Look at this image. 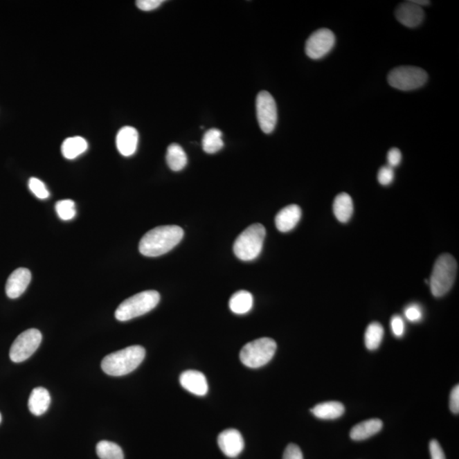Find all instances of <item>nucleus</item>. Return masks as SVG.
I'll return each instance as SVG.
<instances>
[{
  "mask_svg": "<svg viewBox=\"0 0 459 459\" xmlns=\"http://www.w3.org/2000/svg\"><path fill=\"white\" fill-rule=\"evenodd\" d=\"M458 263L453 255L444 253L435 261L429 285L433 296L442 297L449 292L456 279Z\"/></svg>",
  "mask_w": 459,
  "mask_h": 459,
  "instance_id": "3",
  "label": "nucleus"
},
{
  "mask_svg": "<svg viewBox=\"0 0 459 459\" xmlns=\"http://www.w3.org/2000/svg\"><path fill=\"white\" fill-rule=\"evenodd\" d=\"M88 149L87 140L83 137L74 136L67 138L62 145V155L66 159H74L83 154Z\"/></svg>",
  "mask_w": 459,
  "mask_h": 459,
  "instance_id": "22",
  "label": "nucleus"
},
{
  "mask_svg": "<svg viewBox=\"0 0 459 459\" xmlns=\"http://www.w3.org/2000/svg\"><path fill=\"white\" fill-rule=\"evenodd\" d=\"M282 459H304L303 453L296 444H289L286 447Z\"/></svg>",
  "mask_w": 459,
  "mask_h": 459,
  "instance_id": "32",
  "label": "nucleus"
},
{
  "mask_svg": "<svg viewBox=\"0 0 459 459\" xmlns=\"http://www.w3.org/2000/svg\"><path fill=\"white\" fill-rule=\"evenodd\" d=\"M383 428V422L378 419L368 420L354 425L350 431V438L354 440H364L372 438Z\"/></svg>",
  "mask_w": 459,
  "mask_h": 459,
  "instance_id": "18",
  "label": "nucleus"
},
{
  "mask_svg": "<svg viewBox=\"0 0 459 459\" xmlns=\"http://www.w3.org/2000/svg\"><path fill=\"white\" fill-rule=\"evenodd\" d=\"M223 134L218 129H211L204 134L203 137V149L208 154H214L222 150L224 147Z\"/></svg>",
  "mask_w": 459,
  "mask_h": 459,
  "instance_id": "24",
  "label": "nucleus"
},
{
  "mask_svg": "<svg viewBox=\"0 0 459 459\" xmlns=\"http://www.w3.org/2000/svg\"><path fill=\"white\" fill-rule=\"evenodd\" d=\"M32 274L27 268H18L7 280L6 292L10 298H19L28 289Z\"/></svg>",
  "mask_w": 459,
  "mask_h": 459,
  "instance_id": "13",
  "label": "nucleus"
},
{
  "mask_svg": "<svg viewBox=\"0 0 459 459\" xmlns=\"http://www.w3.org/2000/svg\"><path fill=\"white\" fill-rule=\"evenodd\" d=\"M145 357V350L143 346H129L108 354L102 361V368L110 376L127 375L139 367Z\"/></svg>",
  "mask_w": 459,
  "mask_h": 459,
  "instance_id": "2",
  "label": "nucleus"
},
{
  "mask_svg": "<svg viewBox=\"0 0 459 459\" xmlns=\"http://www.w3.org/2000/svg\"><path fill=\"white\" fill-rule=\"evenodd\" d=\"M163 2V0H138L136 6L141 10L150 11L158 9Z\"/></svg>",
  "mask_w": 459,
  "mask_h": 459,
  "instance_id": "33",
  "label": "nucleus"
},
{
  "mask_svg": "<svg viewBox=\"0 0 459 459\" xmlns=\"http://www.w3.org/2000/svg\"><path fill=\"white\" fill-rule=\"evenodd\" d=\"M301 215V208L298 205L292 204L283 208L276 216V226L281 233H289L298 225Z\"/></svg>",
  "mask_w": 459,
  "mask_h": 459,
  "instance_id": "16",
  "label": "nucleus"
},
{
  "mask_svg": "<svg viewBox=\"0 0 459 459\" xmlns=\"http://www.w3.org/2000/svg\"><path fill=\"white\" fill-rule=\"evenodd\" d=\"M41 341H42V334L38 330L31 328L24 331L15 339L10 347V360L17 363L28 360L38 350Z\"/></svg>",
  "mask_w": 459,
  "mask_h": 459,
  "instance_id": "8",
  "label": "nucleus"
},
{
  "mask_svg": "<svg viewBox=\"0 0 459 459\" xmlns=\"http://www.w3.org/2000/svg\"><path fill=\"white\" fill-rule=\"evenodd\" d=\"M406 319L412 323L420 322L423 317V312L420 305L413 304L408 306L405 309Z\"/></svg>",
  "mask_w": 459,
  "mask_h": 459,
  "instance_id": "30",
  "label": "nucleus"
},
{
  "mask_svg": "<svg viewBox=\"0 0 459 459\" xmlns=\"http://www.w3.org/2000/svg\"><path fill=\"white\" fill-rule=\"evenodd\" d=\"M184 237V231L178 226L156 227L145 233L139 244L141 255L158 257L165 255L180 244Z\"/></svg>",
  "mask_w": 459,
  "mask_h": 459,
  "instance_id": "1",
  "label": "nucleus"
},
{
  "mask_svg": "<svg viewBox=\"0 0 459 459\" xmlns=\"http://www.w3.org/2000/svg\"><path fill=\"white\" fill-rule=\"evenodd\" d=\"M431 459H446L445 453L436 440H432L430 443Z\"/></svg>",
  "mask_w": 459,
  "mask_h": 459,
  "instance_id": "35",
  "label": "nucleus"
},
{
  "mask_svg": "<svg viewBox=\"0 0 459 459\" xmlns=\"http://www.w3.org/2000/svg\"><path fill=\"white\" fill-rule=\"evenodd\" d=\"M277 343L271 338H260L248 343L240 352L242 363L250 368H259L273 358Z\"/></svg>",
  "mask_w": 459,
  "mask_h": 459,
  "instance_id": "6",
  "label": "nucleus"
},
{
  "mask_svg": "<svg viewBox=\"0 0 459 459\" xmlns=\"http://www.w3.org/2000/svg\"><path fill=\"white\" fill-rule=\"evenodd\" d=\"M390 326L395 336L398 338L402 337L405 332V324L400 316H394L391 318Z\"/></svg>",
  "mask_w": 459,
  "mask_h": 459,
  "instance_id": "31",
  "label": "nucleus"
},
{
  "mask_svg": "<svg viewBox=\"0 0 459 459\" xmlns=\"http://www.w3.org/2000/svg\"><path fill=\"white\" fill-rule=\"evenodd\" d=\"M138 141H139V134L133 127L125 126L119 130L117 138H116V144L119 152L123 156H130L136 152Z\"/></svg>",
  "mask_w": 459,
  "mask_h": 459,
  "instance_id": "15",
  "label": "nucleus"
},
{
  "mask_svg": "<svg viewBox=\"0 0 459 459\" xmlns=\"http://www.w3.org/2000/svg\"><path fill=\"white\" fill-rule=\"evenodd\" d=\"M395 172L393 168L389 165L380 168L378 173V181L383 186H389L393 182Z\"/></svg>",
  "mask_w": 459,
  "mask_h": 459,
  "instance_id": "29",
  "label": "nucleus"
},
{
  "mask_svg": "<svg viewBox=\"0 0 459 459\" xmlns=\"http://www.w3.org/2000/svg\"><path fill=\"white\" fill-rule=\"evenodd\" d=\"M395 17L400 24L408 28H416L422 24L424 18V11L422 7L411 1L400 3L395 10Z\"/></svg>",
  "mask_w": 459,
  "mask_h": 459,
  "instance_id": "12",
  "label": "nucleus"
},
{
  "mask_svg": "<svg viewBox=\"0 0 459 459\" xmlns=\"http://www.w3.org/2000/svg\"><path fill=\"white\" fill-rule=\"evenodd\" d=\"M96 453L100 459H125L121 447L108 440H102L97 444Z\"/></svg>",
  "mask_w": 459,
  "mask_h": 459,
  "instance_id": "25",
  "label": "nucleus"
},
{
  "mask_svg": "<svg viewBox=\"0 0 459 459\" xmlns=\"http://www.w3.org/2000/svg\"><path fill=\"white\" fill-rule=\"evenodd\" d=\"M384 327L379 323L369 324L365 333V345L369 350L379 348L383 341Z\"/></svg>",
  "mask_w": 459,
  "mask_h": 459,
  "instance_id": "26",
  "label": "nucleus"
},
{
  "mask_svg": "<svg viewBox=\"0 0 459 459\" xmlns=\"http://www.w3.org/2000/svg\"><path fill=\"white\" fill-rule=\"evenodd\" d=\"M427 80L428 74L424 69L411 66L397 67L388 75V82L390 87L402 91L421 88Z\"/></svg>",
  "mask_w": 459,
  "mask_h": 459,
  "instance_id": "7",
  "label": "nucleus"
},
{
  "mask_svg": "<svg viewBox=\"0 0 459 459\" xmlns=\"http://www.w3.org/2000/svg\"><path fill=\"white\" fill-rule=\"evenodd\" d=\"M166 160L168 165L173 171H181L188 164V156L180 145L171 144L167 149Z\"/></svg>",
  "mask_w": 459,
  "mask_h": 459,
  "instance_id": "23",
  "label": "nucleus"
},
{
  "mask_svg": "<svg viewBox=\"0 0 459 459\" xmlns=\"http://www.w3.org/2000/svg\"><path fill=\"white\" fill-rule=\"evenodd\" d=\"M402 152L399 149L397 148H393L390 149L389 152H388L387 155V160H388V165H389L391 168L397 167L399 164L401 163L402 162Z\"/></svg>",
  "mask_w": 459,
  "mask_h": 459,
  "instance_id": "34",
  "label": "nucleus"
},
{
  "mask_svg": "<svg viewBox=\"0 0 459 459\" xmlns=\"http://www.w3.org/2000/svg\"><path fill=\"white\" fill-rule=\"evenodd\" d=\"M55 211L62 220L73 219L76 215L75 204L69 199L59 201L55 204Z\"/></svg>",
  "mask_w": 459,
  "mask_h": 459,
  "instance_id": "27",
  "label": "nucleus"
},
{
  "mask_svg": "<svg viewBox=\"0 0 459 459\" xmlns=\"http://www.w3.org/2000/svg\"><path fill=\"white\" fill-rule=\"evenodd\" d=\"M345 406L339 402H327L320 403L311 411L314 416L321 420H336L345 413Z\"/></svg>",
  "mask_w": 459,
  "mask_h": 459,
  "instance_id": "19",
  "label": "nucleus"
},
{
  "mask_svg": "<svg viewBox=\"0 0 459 459\" xmlns=\"http://www.w3.org/2000/svg\"><path fill=\"white\" fill-rule=\"evenodd\" d=\"M450 409L451 411L455 414L459 413V386L457 384L456 386H454L453 389L451 390L450 395Z\"/></svg>",
  "mask_w": 459,
  "mask_h": 459,
  "instance_id": "36",
  "label": "nucleus"
},
{
  "mask_svg": "<svg viewBox=\"0 0 459 459\" xmlns=\"http://www.w3.org/2000/svg\"><path fill=\"white\" fill-rule=\"evenodd\" d=\"M412 1L420 7L430 5L431 3L430 1H427V0H422V1L421 0H412Z\"/></svg>",
  "mask_w": 459,
  "mask_h": 459,
  "instance_id": "37",
  "label": "nucleus"
},
{
  "mask_svg": "<svg viewBox=\"0 0 459 459\" xmlns=\"http://www.w3.org/2000/svg\"><path fill=\"white\" fill-rule=\"evenodd\" d=\"M257 118L264 133L273 132L278 123V108L273 96L267 91H260L256 98Z\"/></svg>",
  "mask_w": 459,
  "mask_h": 459,
  "instance_id": "9",
  "label": "nucleus"
},
{
  "mask_svg": "<svg viewBox=\"0 0 459 459\" xmlns=\"http://www.w3.org/2000/svg\"><path fill=\"white\" fill-rule=\"evenodd\" d=\"M218 445L226 457L234 458L244 451V440L240 431L228 429L219 435Z\"/></svg>",
  "mask_w": 459,
  "mask_h": 459,
  "instance_id": "11",
  "label": "nucleus"
},
{
  "mask_svg": "<svg viewBox=\"0 0 459 459\" xmlns=\"http://www.w3.org/2000/svg\"><path fill=\"white\" fill-rule=\"evenodd\" d=\"M180 383L186 390L193 395L204 397L208 393V384L203 372L196 370L183 372L180 376Z\"/></svg>",
  "mask_w": 459,
  "mask_h": 459,
  "instance_id": "14",
  "label": "nucleus"
},
{
  "mask_svg": "<svg viewBox=\"0 0 459 459\" xmlns=\"http://www.w3.org/2000/svg\"><path fill=\"white\" fill-rule=\"evenodd\" d=\"M335 44V35L330 29L316 30L305 44V53L313 60L322 59L332 51Z\"/></svg>",
  "mask_w": 459,
  "mask_h": 459,
  "instance_id": "10",
  "label": "nucleus"
},
{
  "mask_svg": "<svg viewBox=\"0 0 459 459\" xmlns=\"http://www.w3.org/2000/svg\"><path fill=\"white\" fill-rule=\"evenodd\" d=\"M29 189L39 199H46L50 196L46 185L37 178H31L28 182Z\"/></svg>",
  "mask_w": 459,
  "mask_h": 459,
  "instance_id": "28",
  "label": "nucleus"
},
{
  "mask_svg": "<svg viewBox=\"0 0 459 459\" xmlns=\"http://www.w3.org/2000/svg\"><path fill=\"white\" fill-rule=\"evenodd\" d=\"M253 298L251 294L246 290H240L231 297L229 307L231 311L237 315H244L251 311Z\"/></svg>",
  "mask_w": 459,
  "mask_h": 459,
  "instance_id": "21",
  "label": "nucleus"
},
{
  "mask_svg": "<svg viewBox=\"0 0 459 459\" xmlns=\"http://www.w3.org/2000/svg\"><path fill=\"white\" fill-rule=\"evenodd\" d=\"M354 207L352 197L347 193L339 194L334 201L335 217L342 223L348 222L353 215Z\"/></svg>",
  "mask_w": 459,
  "mask_h": 459,
  "instance_id": "20",
  "label": "nucleus"
},
{
  "mask_svg": "<svg viewBox=\"0 0 459 459\" xmlns=\"http://www.w3.org/2000/svg\"><path fill=\"white\" fill-rule=\"evenodd\" d=\"M1 421H2V416H1V413H0V423H1Z\"/></svg>",
  "mask_w": 459,
  "mask_h": 459,
  "instance_id": "38",
  "label": "nucleus"
},
{
  "mask_svg": "<svg viewBox=\"0 0 459 459\" xmlns=\"http://www.w3.org/2000/svg\"><path fill=\"white\" fill-rule=\"evenodd\" d=\"M51 402V398L48 391L43 387H37L30 395L29 411L36 416L42 415L50 408Z\"/></svg>",
  "mask_w": 459,
  "mask_h": 459,
  "instance_id": "17",
  "label": "nucleus"
},
{
  "mask_svg": "<svg viewBox=\"0 0 459 459\" xmlns=\"http://www.w3.org/2000/svg\"><path fill=\"white\" fill-rule=\"evenodd\" d=\"M160 301V294L155 290L143 291L127 298L119 305L115 312L116 319L126 322L136 317L147 314L154 309Z\"/></svg>",
  "mask_w": 459,
  "mask_h": 459,
  "instance_id": "5",
  "label": "nucleus"
},
{
  "mask_svg": "<svg viewBox=\"0 0 459 459\" xmlns=\"http://www.w3.org/2000/svg\"><path fill=\"white\" fill-rule=\"evenodd\" d=\"M266 228L261 224H253L237 237L234 242L235 255L242 261H251L258 258L262 251Z\"/></svg>",
  "mask_w": 459,
  "mask_h": 459,
  "instance_id": "4",
  "label": "nucleus"
}]
</instances>
